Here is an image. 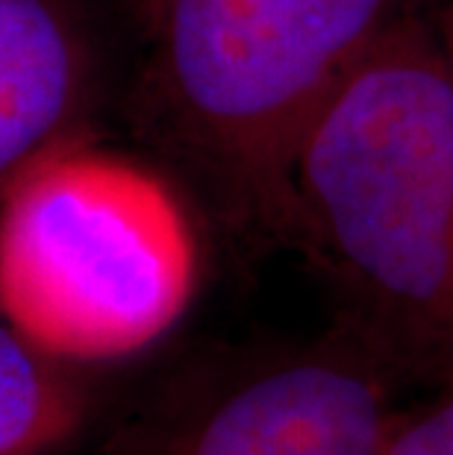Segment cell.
Listing matches in <instances>:
<instances>
[{
    "instance_id": "cell-1",
    "label": "cell",
    "mask_w": 453,
    "mask_h": 455,
    "mask_svg": "<svg viewBox=\"0 0 453 455\" xmlns=\"http://www.w3.org/2000/svg\"><path fill=\"white\" fill-rule=\"evenodd\" d=\"M286 238L398 382H453V85L418 12L336 85L297 141Z\"/></svg>"
},
{
    "instance_id": "cell-2",
    "label": "cell",
    "mask_w": 453,
    "mask_h": 455,
    "mask_svg": "<svg viewBox=\"0 0 453 455\" xmlns=\"http://www.w3.org/2000/svg\"><path fill=\"white\" fill-rule=\"evenodd\" d=\"M433 0H144L130 118L230 227L286 235L297 141Z\"/></svg>"
},
{
    "instance_id": "cell-3",
    "label": "cell",
    "mask_w": 453,
    "mask_h": 455,
    "mask_svg": "<svg viewBox=\"0 0 453 455\" xmlns=\"http://www.w3.org/2000/svg\"><path fill=\"white\" fill-rule=\"evenodd\" d=\"M186 203L148 164L74 139L0 197V321L60 364L136 355L198 288Z\"/></svg>"
},
{
    "instance_id": "cell-4",
    "label": "cell",
    "mask_w": 453,
    "mask_h": 455,
    "mask_svg": "<svg viewBox=\"0 0 453 455\" xmlns=\"http://www.w3.org/2000/svg\"><path fill=\"white\" fill-rule=\"evenodd\" d=\"M394 385L389 367L339 329L230 391L171 455H385Z\"/></svg>"
},
{
    "instance_id": "cell-5",
    "label": "cell",
    "mask_w": 453,
    "mask_h": 455,
    "mask_svg": "<svg viewBox=\"0 0 453 455\" xmlns=\"http://www.w3.org/2000/svg\"><path fill=\"white\" fill-rule=\"evenodd\" d=\"M98 98L101 47L80 0H0V197L83 139Z\"/></svg>"
},
{
    "instance_id": "cell-6",
    "label": "cell",
    "mask_w": 453,
    "mask_h": 455,
    "mask_svg": "<svg viewBox=\"0 0 453 455\" xmlns=\"http://www.w3.org/2000/svg\"><path fill=\"white\" fill-rule=\"evenodd\" d=\"M83 418V394L65 373L0 321V455H44Z\"/></svg>"
},
{
    "instance_id": "cell-7",
    "label": "cell",
    "mask_w": 453,
    "mask_h": 455,
    "mask_svg": "<svg viewBox=\"0 0 453 455\" xmlns=\"http://www.w3.org/2000/svg\"><path fill=\"white\" fill-rule=\"evenodd\" d=\"M385 455H453V382L418 409L398 411Z\"/></svg>"
},
{
    "instance_id": "cell-8",
    "label": "cell",
    "mask_w": 453,
    "mask_h": 455,
    "mask_svg": "<svg viewBox=\"0 0 453 455\" xmlns=\"http://www.w3.org/2000/svg\"><path fill=\"white\" fill-rule=\"evenodd\" d=\"M436 27H439V42H441V53H445V68L453 85V0H445L441 9L436 12Z\"/></svg>"
}]
</instances>
